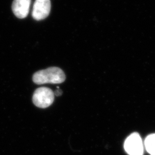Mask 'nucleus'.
<instances>
[{
  "instance_id": "nucleus-1",
  "label": "nucleus",
  "mask_w": 155,
  "mask_h": 155,
  "mask_svg": "<svg viewBox=\"0 0 155 155\" xmlns=\"http://www.w3.org/2000/svg\"><path fill=\"white\" fill-rule=\"evenodd\" d=\"M66 79L64 72L58 67H50L36 72L33 76V82L37 84L45 83L58 84L63 83Z\"/></svg>"
},
{
  "instance_id": "nucleus-2",
  "label": "nucleus",
  "mask_w": 155,
  "mask_h": 155,
  "mask_svg": "<svg viewBox=\"0 0 155 155\" xmlns=\"http://www.w3.org/2000/svg\"><path fill=\"white\" fill-rule=\"evenodd\" d=\"M54 93L47 87H40L34 92L32 101L35 105L40 108H47L51 105L54 101Z\"/></svg>"
},
{
  "instance_id": "nucleus-3",
  "label": "nucleus",
  "mask_w": 155,
  "mask_h": 155,
  "mask_svg": "<svg viewBox=\"0 0 155 155\" xmlns=\"http://www.w3.org/2000/svg\"><path fill=\"white\" fill-rule=\"evenodd\" d=\"M144 147L141 136L136 132L128 136L124 143V149L129 155H143Z\"/></svg>"
},
{
  "instance_id": "nucleus-4",
  "label": "nucleus",
  "mask_w": 155,
  "mask_h": 155,
  "mask_svg": "<svg viewBox=\"0 0 155 155\" xmlns=\"http://www.w3.org/2000/svg\"><path fill=\"white\" fill-rule=\"evenodd\" d=\"M50 11V0H36L33 5L32 15L35 20L40 21L48 16Z\"/></svg>"
},
{
  "instance_id": "nucleus-5",
  "label": "nucleus",
  "mask_w": 155,
  "mask_h": 155,
  "mask_svg": "<svg viewBox=\"0 0 155 155\" xmlns=\"http://www.w3.org/2000/svg\"><path fill=\"white\" fill-rule=\"evenodd\" d=\"M31 0H14L12 11L19 18H24L28 16Z\"/></svg>"
},
{
  "instance_id": "nucleus-6",
  "label": "nucleus",
  "mask_w": 155,
  "mask_h": 155,
  "mask_svg": "<svg viewBox=\"0 0 155 155\" xmlns=\"http://www.w3.org/2000/svg\"><path fill=\"white\" fill-rule=\"evenodd\" d=\"M144 147L150 155H155V133L148 135L144 141Z\"/></svg>"
},
{
  "instance_id": "nucleus-7",
  "label": "nucleus",
  "mask_w": 155,
  "mask_h": 155,
  "mask_svg": "<svg viewBox=\"0 0 155 155\" xmlns=\"http://www.w3.org/2000/svg\"><path fill=\"white\" fill-rule=\"evenodd\" d=\"M61 94H62V91H61V90L60 89L56 90L55 92L54 93V95H55L56 96H60V95H61Z\"/></svg>"
}]
</instances>
